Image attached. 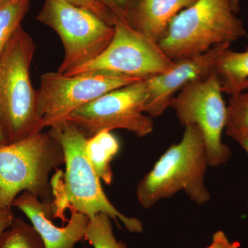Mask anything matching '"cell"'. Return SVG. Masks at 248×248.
Instances as JSON below:
<instances>
[{
	"instance_id": "6da1fadb",
	"label": "cell",
	"mask_w": 248,
	"mask_h": 248,
	"mask_svg": "<svg viewBox=\"0 0 248 248\" xmlns=\"http://www.w3.org/2000/svg\"><path fill=\"white\" fill-rule=\"evenodd\" d=\"M58 139L64 153L65 172L58 170L50 180L53 200L50 203L53 218L65 221L64 213L82 214L90 218L107 214L120 226V221L130 232L141 233L143 224L135 217L125 216L112 205L103 190L85 152L88 137L76 124L67 120L50 128Z\"/></svg>"
},
{
	"instance_id": "7a4b0ae2",
	"label": "cell",
	"mask_w": 248,
	"mask_h": 248,
	"mask_svg": "<svg viewBox=\"0 0 248 248\" xmlns=\"http://www.w3.org/2000/svg\"><path fill=\"white\" fill-rule=\"evenodd\" d=\"M209 166L203 135L195 125L185 127L182 140L170 147L137 185V199L145 209L184 191L191 201L203 205L211 199L205 185Z\"/></svg>"
},
{
	"instance_id": "3957f363",
	"label": "cell",
	"mask_w": 248,
	"mask_h": 248,
	"mask_svg": "<svg viewBox=\"0 0 248 248\" xmlns=\"http://www.w3.org/2000/svg\"><path fill=\"white\" fill-rule=\"evenodd\" d=\"M64 163L61 143L50 130L0 146V210L12 208L23 192L52 202L49 176Z\"/></svg>"
},
{
	"instance_id": "277c9868",
	"label": "cell",
	"mask_w": 248,
	"mask_h": 248,
	"mask_svg": "<svg viewBox=\"0 0 248 248\" xmlns=\"http://www.w3.org/2000/svg\"><path fill=\"white\" fill-rule=\"evenodd\" d=\"M248 37L244 22L232 9L231 0H197L173 18L158 44L176 62Z\"/></svg>"
},
{
	"instance_id": "5b68a950",
	"label": "cell",
	"mask_w": 248,
	"mask_h": 248,
	"mask_svg": "<svg viewBox=\"0 0 248 248\" xmlns=\"http://www.w3.org/2000/svg\"><path fill=\"white\" fill-rule=\"evenodd\" d=\"M36 46L19 27L0 56V107L9 143L42 132L30 68Z\"/></svg>"
},
{
	"instance_id": "8992f818",
	"label": "cell",
	"mask_w": 248,
	"mask_h": 248,
	"mask_svg": "<svg viewBox=\"0 0 248 248\" xmlns=\"http://www.w3.org/2000/svg\"><path fill=\"white\" fill-rule=\"evenodd\" d=\"M39 22L60 37L63 58L58 72L66 73L92 61L107 48L115 29L89 10L68 0H45Z\"/></svg>"
},
{
	"instance_id": "52a82bcc",
	"label": "cell",
	"mask_w": 248,
	"mask_h": 248,
	"mask_svg": "<svg viewBox=\"0 0 248 248\" xmlns=\"http://www.w3.org/2000/svg\"><path fill=\"white\" fill-rule=\"evenodd\" d=\"M108 73L90 71L73 76L48 72L41 76L37 111L42 130L67 121L72 112L113 90L140 80Z\"/></svg>"
},
{
	"instance_id": "ba28073f",
	"label": "cell",
	"mask_w": 248,
	"mask_h": 248,
	"mask_svg": "<svg viewBox=\"0 0 248 248\" xmlns=\"http://www.w3.org/2000/svg\"><path fill=\"white\" fill-rule=\"evenodd\" d=\"M184 127L195 125L203 135L209 166H221L229 161L232 151L222 141L226 128L227 106L219 79L215 71L203 79L186 85L170 104Z\"/></svg>"
},
{
	"instance_id": "9c48e42d",
	"label": "cell",
	"mask_w": 248,
	"mask_h": 248,
	"mask_svg": "<svg viewBox=\"0 0 248 248\" xmlns=\"http://www.w3.org/2000/svg\"><path fill=\"white\" fill-rule=\"evenodd\" d=\"M149 95L148 78L113 90L72 112L67 120L76 124L88 138L104 130L122 129L143 138L154 128L145 115Z\"/></svg>"
},
{
	"instance_id": "30bf717a",
	"label": "cell",
	"mask_w": 248,
	"mask_h": 248,
	"mask_svg": "<svg viewBox=\"0 0 248 248\" xmlns=\"http://www.w3.org/2000/svg\"><path fill=\"white\" fill-rule=\"evenodd\" d=\"M114 29L110 43L99 56L63 75L100 71L147 79L166 73L174 66L175 62L164 53L158 42L135 29L128 21L117 18Z\"/></svg>"
},
{
	"instance_id": "8fae6325",
	"label": "cell",
	"mask_w": 248,
	"mask_h": 248,
	"mask_svg": "<svg viewBox=\"0 0 248 248\" xmlns=\"http://www.w3.org/2000/svg\"><path fill=\"white\" fill-rule=\"evenodd\" d=\"M229 47L228 44L215 46L202 55L174 62V66L166 73L148 78L149 95L144 113L152 118L162 115L176 93L186 85L210 76L218 56Z\"/></svg>"
},
{
	"instance_id": "7c38bea8",
	"label": "cell",
	"mask_w": 248,
	"mask_h": 248,
	"mask_svg": "<svg viewBox=\"0 0 248 248\" xmlns=\"http://www.w3.org/2000/svg\"><path fill=\"white\" fill-rule=\"evenodd\" d=\"M50 203H44L30 192H23L16 197L12 206L29 218L46 248H74L78 242L84 239L89 217L73 213L66 226H55L51 221L53 215Z\"/></svg>"
},
{
	"instance_id": "4fadbf2b",
	"label": "cell",
	"mask_w": 248,
	"mask_h": 248,
	"mask_svg": "<svg viewBox=\"0 0 248 248\" xmlns=\"http://www.w3.org/2000/svg\"><path fill=\"white\" fill-rule=\"evenodd\" d=\"M197 0H140L128 14L130 25L159 42L170 23Z\"/></svg>"
},
{
	"instance_id": "5bb4252c",
	"label": "cell",
	"mask_w": 248,
	"mask_h": 248,
	"mask_svg": "<svg viewBox=\"0 0 248 248\" xmlns=\"http://www.w3.org/2000/svg\"><path fill=\"white\" fill-rule=\"evenodd\" d=\"M214 71L223 93L231 96L248 89V48L236 52L227 48L217 59Z\"/></svg>"
},
{
	"instance_id": "9a60e30c",
	"label": "cell",
	"mask_w": 248,
	"mask_h": 248,
	"mask_svg": "<svg viewBox=\"0 0 248 248\" xmlns=\"http://www.w3.org/2000/svg\"><path fill=\"white\" fill-rule=\"evenodd\" d=\"M120 143L109 130L99 132L88 138L85 152L98 177L107 185H110L113 179L111 162L118 154Z\"/></svg>"
},
{
	"instance_id": "2e32d148",
	"label": "cell",
	"mask_w": 248,
	"mask_h": 248,
	"mask_svg": "<svg viewBox=\"0 0 248 248\" xmlns=\"http://www.w3.org/2000/svg\"><path fill=\"white\" fill-rule=\"evenodd\" d=\"M31 0H6L0 4V56L21 27L30 7Z\"/></svg>"
},
{
	"instance_id": "e0dca14e",
	"label": "cell",
	"mask_w": 248,
	"mask_h": 248,
	"mask_svg": "<svg viewBox=\"0 0 248 248\" xmlns=\"http://www.w3.org/2000/svg\"><path fill=\"white\" fill-rule=\"evenodd\" d=\"M0 248H46L32 225L16 218L12 225L0 236Z\"/></svg>"
},
{
	"instance_id": "ac0fdd59",
	"label": "cell",
	"mask_w": 248,
	"mask_h": 248,
	"mask_svg": "<svg viewBox=\"0 0 248 248\" xmlns=\"http://www.w3.org/2000/svg\"><path fill=\"white\" fill-rule=\"evenodd\" d=\"M111 219L104 213L90 218L84 240L94 248H128L123 241L116 239Z\"/></svg>"
},
{
	"instance_id": "d6986e66",
	"label": "cell",
	"mask_w": 248,
	"mask_h": 248,
	"mask_svg": "<svg viewBox=\"0 0 248 248\" xmlns=\"http://www.w3.org/2000/svg\"><path fill=\"white\" fill-rule=\"evenodd\" d=\"M226 134L236 141L248 135V93L231 96L227 106Z\"/></svg>"
},
{
	"instance_id": "ffe728a7",
	"label": "cell",
	"mask_w": 248,
	"mask_h": 248,
	"mask_svg": "<svg viewBox=\"0 0 248 248\" xmlns=\"http://www.w3.org/2000/svg\"><path fill=\"white\" fill-rule=\"evenodd\" d=\"M70 2L91 11L98 17L102 18L104 22L114 27L117 17L105 5L97 0H68Z\"/></svg>"
},
{
	"instance_id": "44dd1931",
	"label": "cell",
	"mask_w": 248,
	"mask_h": 248,
	"mask_svg": "<svg viewBox=\"0 0 248 248\" xmlns=\"http://www.w3.org/2000/svg\"><path fill=\"white\" fill-rule=\"evenodd\" d=\"M239 241H231L228 239L224 232L219 231L213 235V242L207 248H240Z\"/></svg>"
},
{
	"instance_id": "7402d4cb",
	"label": "cell",
	"mask_w": 248,
	"mask_h": 248,
	"mask_svg": "<svg viewBox=\"0 0 248 248\" xmlns=\"http://www.w3.org/2000/svg\"><path fill=\"white\" fill-rule=\"evenodd\" d=\"M15 218L12 208L0 210V236L12 225Z\"/></svg>"
},
{
	"instance_id": "603a6c76",
	"label": "cell",
	"mask_w": 248,
	"mask_h": 248,
	"mask_svg": "<svg viewBox=\"0 0 248 248\" xmlns=\"http://www.w3.org/2000/svg\"><path fill=\"white\" fill-rule=\"evenodd\" d=\"M99 2L105 5L108 9H110L117 17L124 21H128V16L117 6L114 0H97Z\"/></svg>"
},
{
	"instance_id": "cb8c5ba5",
	"label": "cell",
	"mask_w": 248,
	"mask_h": 248,
	"mask_svg": "<svg viewBox=\"0 0 248 248\" xmlns=\"http://www.w3.org/2000/svg\"><path fill=\"white\" fill-rule=\"evenodd\" d=\"M117 6L128 16L132 9L138 4L140 0H114Z\"/></svg>"
},
{
	"instance_id": "d4e9b609",
	"label": "cell",
	"mask_w": 248,
	"mask_h": 248,
	"mask_svg": "<svg viewBox=\"0 0 248 248\" xmlns=\"http://www.w3.org/2000/svg\"><path fill=\"white\" fill-rule=\"evenodd\" d=\"M7 138L5 133L4 120H3L2 112H1V107H0V146L8 144Z\"/></svg>"
},
{
	"instance_id": "484cf974",
	"label": "cell",
	"mask_w": 248,
	"mask_h": 248,
	"mask_svg": "<svg viewBox=\"0 0 248 248\" xmlns=\"http://www.w3.org/2000/svg\"><path fill=\"white\" fill-rule=\"evenodd\" d=\"M236 141L239 143L240 146L244 148V151H246L248 155V135H246V136L242 137V138L238 139V140H236Z\"/></svg>"
},
{
	"instance_id": "4316f807",
	"label": "cell",
	"mask_w": 248,
	"mask_h": 248,
	"mask_svg": "<svg viewBox=\"0 0 248 248\" xmlns=\"http://www.w3.org/2000/svg\"><path fill=\"white\" fill-rule=\"evenodd\" d=\"M240 1L241 0H231L232 9L235 14L239 12Z\"/></svg>"
},
{
	"instance_id": "83f0119b",
	"label": "cell",
	"mask_w": 248,
	"mask_h": 248,
	"mask_svg": "<svg viewBox=\"0 0 248 248\" xmlns=\"http://www.w3.org/2000/svg\"><path fill=\"white\" fill-rule=\"evenodd\" d=\"M6 1V0H0V4H1V3H2L3 1Z\"/></svg>"
}]
</instances>
